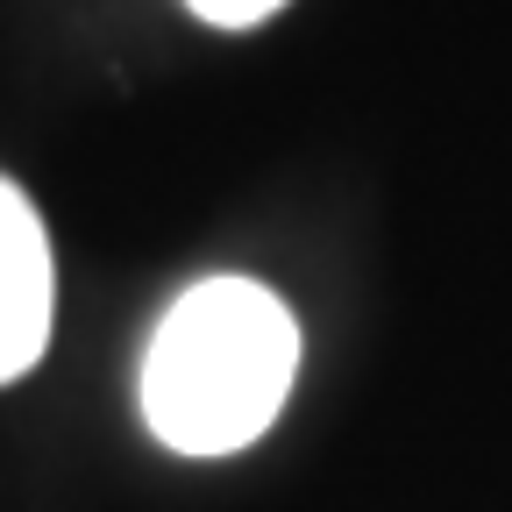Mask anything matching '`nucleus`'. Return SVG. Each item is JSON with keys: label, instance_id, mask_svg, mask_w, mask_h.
Wrapping results in <instances>:
<instances>
[{"label": "nucleus", "instance_id": "7ed1b4c3", "mask_svg": "<svg viewBox=\"0 0 512 512\" xmlns=\"http://www.w3.org/2000/svg\"><path fill=\"white\" fill-rule=\"evenodd\" d=\"M200 22H214V29H256V22H271L285 0H185Z\"/></svg>", "mask_w": 512, "mask_h": 512}, {"label": "nucleus", "instance_id": "f03ea898", "mask_svg": "<svg viewBox=\"0 0 512 512\" xmlns=\"http://www.w3.org/2000/svg\"><path fill=\"white\" fill-rule=\"evenodd\" d=\"M50 306H57V271H50V235L15 178H0V384H15L43 349H50Z\"/></svg>", "mask_w": 512, "mask_h": 512}, {"label": "nucleus", "instance_id": "f257e3e1", "mask_svg": "<svg viewBox=\"0 0 512 512\" xmlns=\"http://www.w3.org/2000/svg\"><path fill=\"white\" fill-rule=\"evenodd\" d=\"M299 320L256 278H200L150 335L143 420L178 456H235L285 413Z\"/></svg>", "mask_w": 512, "mask_h": 512}]
</instances>
